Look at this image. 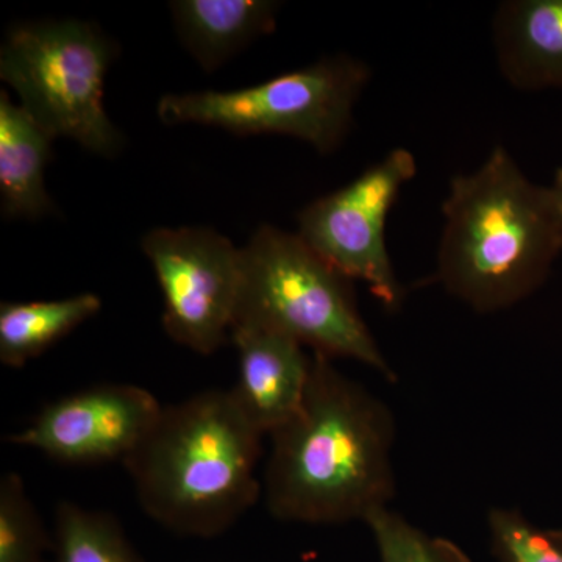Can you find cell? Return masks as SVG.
I'll return each mask as SVG.
<instances>
[{
	"label": "cell",
	"instance_id": "obj_9",
	"mask_svg": "<svg viewBox=\"0 0 562 562\" xmlns=\"http://www.w3.org/2000/svg\"><path fill=\"white\" fill-rule=\"evenodd\" d=\"M162 405L135 384H101L49 403L7 438L63 464L124 462L160 417Z\"/></svg>",
	"mask_w": 562,
	"mask_h": 562
},
{
	"label": "cell",
	"instance_id": "obj_12",
	"mask_svg": "<svg viewBox=\"0 0 562 562\" xmlns=\"http://www.w3.org/2000/svg\"><path fill=\"white\" fill-rule=\"evenodd\" d=\"M272 0H177L171 3L181 43L206 72L221 68L247 44L276 31Z\"/></svg>",
	"mask_w": 562,
	"mask_h": 562
},
{
	"label": "cell",
	"instance_id": "obj_5",
	"mask_svg": "<svg viewBox=\"0 0 562 562\" xmlns=\"http://www.w3.org/2000/svg\"><path fill=\"white\" fill-rule=\"evenodd\" d=\"M116 46L91 22L14 25L0 47V77L50 138H70L102 157L124 146L103 105V85Z\"/></svg>",
	"mask_w": 562,
	"mask_h": 562
},
{
	"label": "cell",
	"instance_id": "obj_10",
	"mask_svg": "<svg viewBox=\"0 0 562 562\" xmlns=\"http://www.w3.org/2000/svg\"><path fill=\"white\" fill-rule=\"evenodd\" d=\"M238 382L233 397L261 435L271 436L301 409L312 376L313 355L280 333L235 327Z\"/></svg>",
	"mask_w": 562,
	"mask_h": 562
},
{
	"label": "cell",
	"instance_id": "obj_3",
	"mask_svg": "<svg viewBox=\"0 0 562 562\" xmlns=\"http://www.w3.org/2000/svg\"><path fill=\"white\" fill-rule=\"evenodd\" d=\"M436 280L479 313L512 308L542 286L562 243L549 187L497 146L450 180Z\"/></svg>",
	"mask_w": 562,
	"mask_h": 562
},
{
	"label": "cell",
	"instance_id": "obj_7",
	"mask_svg": "<svg viewBox=\"0 0 562 562\" xmlns=\"http://www.w3.org/2000/svg\"><path fill=\"white\" fill-rule=\"evenodd\" d=\"M416 173L413 151L397 147L297 216L302 241L347 279L362 281L392 312L401 308L406 292L387 250V217Z\"/></svg>",
	"mask_w": 562,
	"mask_h": 562
},
{
	"label": "cell",
	"instance_id": "obj_13",
	"mask_svg": "<svg viewBox=\"0 0 562 562\" xmlns=\"http://www.w3.org/2000/svg\"><path fill=\"white\" fill-rule=\"evenodd\" d=\"M54 138L21 105L0 92V199L9 220L54 213L44 181Z\"/></svg>",
	"mask_w": 562,
	"mask_h": 562
},
{
	"label": "cell",
	"instance_id": "obj_2",
	"mask_svg": "<svg viewBox=\"0 0 562 562\" xmlns=\"http://www.w3.org/2000/svg\"><path fill=\"white\" fill-rule=\"evenodd\" d=\"M262 438L232 391H206L162 406L122 464L150 519L176 535L216 538L262 495Z\"/></svg>",
	"mask_w": 562,
	"mask_h": 562
},
{
	"label": "cell",
	"instance_id": "obj_11",
	"mask_svg": "<svg viewBox=\"0 0 562 562\" xmlns=\"http://www.w3.org/2000/svg\"><path fill=\"white\" fill-rule=\"evenodd\" d=\"M503 77L517 90H562V0H506L494 16Z\"/></svg>",
	"mask_w": 562,
	"mask_h": 562
},
{
	"label": "cell",
	"instance_id": "obj_6",
	"mask_svg": "<svg viewBox=\"0 0 562 562\" xmlns=\"http://www.w3.org/2000/svg\"><path fill=\"white\" fill-rule=\"evenodd\" d=\"M371 74L364 61L335 55L243 90L162 95L158 117L166 125H210L239 136H290L327 155L349 135Z\"/></svg>",
	"mask_w": 562,
	"mask_h": 562
},
{
	"label": "cell",
	"instance_id": "obj_16",
	"mask_svg": "<svg viewBox=\"0 0 562 562\" xmlns=\"http://www.w3.org/2000/svg\"><path fill=\"white\" fill-rule=\"evenodd\" d=\"M49 538L25 484L18 473H5L0 482V562H52Z\"/></svg>",
	"mask_w": 562,
	"mask_h": 562
},
{
	"label": "cell",
	"instance_id": "obj_8",
	"mask_svg": "<svg viewBox=\"0 0 562 562\" xmlns=\"http://www.w3.org/2000/svg\"><path fill=\"white\" fill-rule=\"evenodd\" d=\"M140 247L160 283L169 338L205 357L220 350L238 308L241 247L203 227L154 228Z\"/></svg>",
	"mask_w": 562,
	"mask_h": 562
},
{
	"label": "cell",
	"instance_id": "obj_18",
	"mask_svg": "<svg viewBox=\"0 0 562 562\" xmlns=\"http://www.w3.org/2000/svg\"><path fill=\"white\" fill-rule=\"evenodd\" d=\"M487 525L498 562H562V530L539 527L508 508L492 509Z\"/></svg>",
	"mask_w": 562,
	"mask_h": 562
},
{
	"label": "cell",
	"instance_id": "obj_17",
	"mask_svg": "<svg viewBox=\"0 0 562 562\" xmlns=\"http://www.w3.org/2000/svg\"><path fill=\"white\" fill-rule=\"evenodd\" d=\"M371 528L380 562H472L457 543L432 538L390 508L373 513Z\"/></svg>",
	"mask_w": 562,
	"mask_h": 562
},
{
	"label": "cell",
	"instance_id": "obj_1",
	"mask_svg": "<svg viewBox=\"0 0 562 562\" xmlns=\"http://www.w3.org/2000/svg\"><path fill=\"white\" fill-rule=\"evenodd\" d=\"M269 438L262 495L281 522H366L390 508L395 494L394 416L330 358L313 353L301 409Z\"/></svg>",
	"mask_w": 562,
	"mask_h": 562
},
{
	"label": "cell",
	"instance_id": "obj_4",
	"mask_svg": "<svg viewBox=\"0 0 562 562\" xmlns=\"http://www.w3.org/2000/svg\"><path fill=\"white\" fill-rule=\"evenodd\" d=\"M235 327L280 333L314 355L362 362L395 379L361 316L351 280L322 260L295 232L262 225L241 247Z\"/></svg>",
	"mask_w": 562,
	"mask_h": 562
},
{
	"label": "cell",
	"instance_id": "obj_15",
	"mask_svg": "<svg viewBox=\"0 0 562 562\" xmlns=\"http://www.w3.org/2000/svg\"><path fill=\"white\" fill-rule=\"evenodd\" d=\"M52 562H143L110 514L63 502L55 512Z\"/></svg>",
	"mask_w": 562,
	"mask_h": 562
},
{
	"label": "cell",
	"instance_id": "obj_14",
	"mask_svg": "<svg viewBox=\"0 0 562 562\" xmlns=\"http://www.w3.org/2000/svg\"><path fill=\"white\" fill-rule=\"evenodd\" d=\"M92 292L43 302H3L0 305V361L21 369L29 361L101 312Z\"/></svg>",
	"mask_w": 562,
	"mask_h": 562
},
{
	"label": "cell",
	"instance_id": "obj_19",
	"mask_svg": "<svg viewBox=\"0 0 562 562\" xmlns=\"http://www.w3.org/2000/svg\"><path fill=\"white\" fill-rule=\"evenodd\" d=\"M549 192L562 243V165L554 171L552 183L549 184Z\"/></svg>",
	"mask_w": 562,
	"mask_h": 562
}]
</instances>
